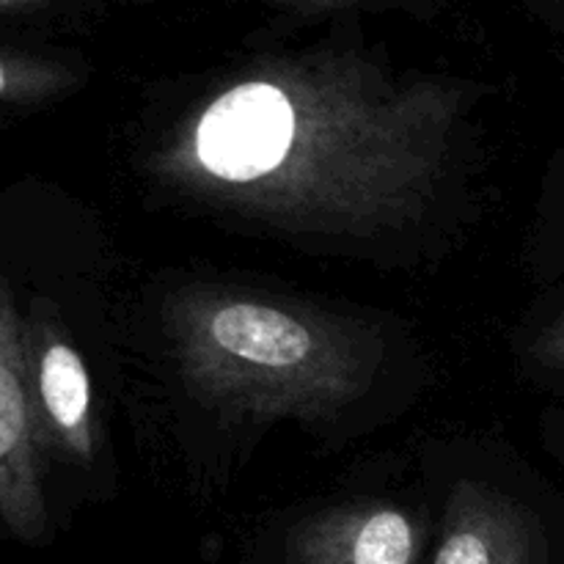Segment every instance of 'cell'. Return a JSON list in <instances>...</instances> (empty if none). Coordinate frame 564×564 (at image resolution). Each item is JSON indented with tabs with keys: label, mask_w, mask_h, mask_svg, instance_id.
Wrapping results in <instances>:
<instances>
[{
	"label": "cell",
	"mask_w": 564,
	"mask_h": 564,
	"mask_svg": "<svg viewBox=\"0 0 564 564\" xmlns=\"http://www.w3.org/2000/svg\"><path fill=\"white\" fill-rule=\"evenodd\" d=\"M529 352H532V358L540 367L564 375V312L554 323L545 325L543 334L532 341Z\"/></svg>",
	"instance_id": "cell-7"
},
{
	"label": "cell",
	"mask_w": 564,
	"mask_h": 564,
	"mask_svg": "<svg viewBox=\"0 0 564 564\" xmlns=\"http://www.w3.org/2000/svg\"><path fill=\"white\" fill-rule=\"evenodd\" d=\"M25 435V394L20 378L0 364V457H9Z\"/></svg>",
	"instance_id": "cell-6"
},
{
	"label": "cell",
	"mask_w": 564,
	"mask_h": 564,
	"mask_svg": "<svg viewBox=\"0 0 564 564\" xmlns=\"http://www.w3.org/2000/svg\"><path fill=\"white\" fill-rule=\"evenodd\" d=\"M39 397L44 413L75 455H91V383L83 358L64 341H53L39 361Z\"/></svg>",
	"instance_id": "cell-5"
},
{
	"label": "cell",
	"mask_w": 564,
	"mask_h": 564,
	"mask_svg": "<svg viewBox=\"0 0 564 564\" xmlns=\"http://www.w3.org/2000/svg\"><path fill=\"white\" fill-rule=\"evenodd\" d=\"M163 317L187 394L231 419H336L383 358L367 325L251 292L182 290Z\"/></svg>",
	"instance_id": "cell-2"
},
{
	"label": "cell",
	"mask_w": 564,
	"mask_h": 564,
	"mask_svg": "<svg viewBox=\"0 0 564 564\" xmlns=\"http://www.w3.org/2000/svg\"><path fill=\"white\" fill-rule=\"evenodd\" d=\"M9 86H11L9 69H6V64H3V61H0V94H3Z\"/></svg>",
	"instance_id": "cell-8"
},
{
	"label": "cell",
	"mask_w": 564,
	"mask_h": 564,
	"mask_svg": "<svg viewBox=\"0 0 564 564\" xmlns=\"http://www.w3.org/2000/svg\"><path fill=\"white\" fill-rule=\"evenodd\" d=\"M416 556L419 527L383 501L314 512L286 538L290 564H413Z\"/></svg>",
	"instance_id": "cell-3"
},
{
	"label": "cell",
	"mask_w": 564,
	"mask_h": 564,
	"mask_svg": "<svg viewBox=\"0 0 564 564\" xmlns=\"http://www.w3.org/2000/svg\"><path fill=\"white\" fill-rule=\"evenodd\" d=\"M460 91L262 72L182 119L152 171L174 191L297 235L378 237L438 202Z\"/></svg>",
	"instance_id": "cell-1"
},
{
	"label": "cell",
	"mask_w": 564,
	"mask_h": 564,
	"mask_svg": "<svg viewBox=\"0 0 564 564\" xmlns=\"http://www.w3.org/2000/svg\"><path fill=\"white\" fill-rule=\"evenodd\" d=\"M433 564H538V534L518 501L463 479L446 501Z\"/></svg>",
	"instance_id": "cell-4"
}]
</instances>
